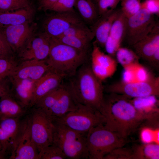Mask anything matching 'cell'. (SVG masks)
Listing matches in <instances>:
<instances>
[{"mask_svg":"<svg viewBox=\"0 0 159 159\" xmlns=\"http://www.w3.org/2000/svg\"><path fill=\"white\" fill-rule=\"evenodd\" d=\"M66 157L62 150L52 144L42 149L39 152L38 159H64Z\"/></svg>","mask_w":159,"mask_h":159,"instance_id":"32","label":"cell"},{"mask_svg":"<svg viewBox=\"0 0 159 159\" xmlns=\"http://www.w3.org/2000/svg\"><path fill=\"white\" fill-rule=\"evenodd\" d=\"M10 83L9 77L0 79V98L11 94Z\"/></svg>","mask_w":159,"mask_h":159,"instance_id":"44","label":"cell"},{"mask_svg":"<svg viewBox=\"0 0 159 159\" xmlns=\"http://www.w3.org/2000/svg\"><path fill=\"white\" fill-rule=\"evenodd\" d=\"M37 25L32 22L0 27L9 44L18 53L34 35Z\"/></svg>","mask_w":159,"mask_h":159,"instance_id":"11","label":"cell"},{"mask_svg":"<svg viewBox=\"0 0 159 159\" xmlns=\"http://www.w3.org/2000/svg\"><path fill=\"white\" fill-rule=\"evenodd\" d=\"M76 0H58L50 8L49 10L57 12L74 11Z\"/></svg>","mask_w":159,"mask_h":159,"instance_id":"38","label":"cell"},{"mask_svg":"<svg viewBox=\"0 0 159 159\" xmlns=\"http://www.w3.org/2000/svg\"><path fill=\"white\" fill-rule=\"evenodd\" d=\"M14 53L0 29V58L14 57Z\"/></svg>","mask_w":159,"mask_h":159,"instance_id":"40","label":"cell"},{"mask_svg":"<svg viewBox=\"0 0 159 159\" xmlns=\"http://www.w3.org/2000/svg\"><path fill=\"white\" fill-rule=\"evenodd\" d=\"M34 13L32 5L13 11L0 12V27L32 22Z\"/></svg>","mask_w":159,"mask_h":159,"instance_id":"20","label":"cell"},{"mask_svg":"<svg viewBox=\"0 0 159 159\" xmlns=\"http://www.w3.org/2000/svg\"><path fill=\"white\" fill-rule=\"evenodd\" d=\"M106 91L110 93L123 95L130 98H135L159 95V78L153 77L145 82L125 83L121 81L107 87Z\"/></svg>","mask_w":159,"mask_h":159,"instance_id":"9","label":"cell"},{"mask_svg":"<svg viewBox=\"0 0 159 159\" xmlns=\"http://www.w3.org/2000/svg\"><path fill=\"white\" fill-rule=\"evenodd\" d=\"M141 9H144L151 14L158 15L159 0H145L141 3Z\"/></svg>","mask_w":159,"mask_h":159,"instance_id":"42","label":"cell"},{"mask_svg":"<svg viewBox=\"0 0 159 159\" xmlns=\"http://www.w3.org/2000/svg\"><path fill=\"white\" fill-rule=\"evenodd\" d=\"M30 116V131L32 140L39 152L52 144L53 124L40 109L34 107Z\"/></svg>","mask_w":159,"mask_h":159,"instance_id":"8","label":"cell"},{"mask_svg":"<svg viewBox=\"0 0 159 159\" xmlns=\"http://www.w3.org/2000/svg\"><path fill=\"white\" fill-rule=\"evenodd\" d=\"M49 70V67L45 60H26L19 63L9 77L36 81Z\"/></svg>","mask_w":159,"mask_h":159,"instance_id":"15","label":"cell"},{"mask_svg":"<svg viewBox=\"0 0 159 159\" xmlns=\"http://www.w3.org/2000/svg\"><path fill=\"white\" fill-rule=\"evenodd\" d=\"M32 5L31 0H0V12L13 11Z\"/></svg>","mask_w":159,"mask_h":159,"instance_id":"31","label":"cell"},{"mask_svg":"<svg viewBox=\"0 0 159 159\" xmlns=\"http://www.w3.org/2000/svg\"><path fill=\"white\" fill-rule=\"evenodd\" d=\"M122 147L114 149L106 155L103 159H132V150Z\"/></svg>","mask_w":159,"mask_h":159,"instance_id":"37","label":"cell"},{"mask_svg":"<svg viewBox=\"0 0 159 159\" xmlns=\"http://www.w3.org/2000/svg\"><path fill=\"white\" fill-rule=\"evenodd\" d=\"M64 78L62 76L49 70L35 82L30 107L34 106L45 95L59 87Z\"/></svg>","mask_w":159,"mask_h":159,"instance_id":"16","label":"cell"},{"mask_svg":"<svg viewBox=\"0 0 159 159\" xmlns=\"http://www.w3.org/2000/svg\"><path fill=\"white\" fill-rule=\"evenodd\" d=\"M120 11L116 10L99 17L91 29L95 38V42L98 46L104 47L112 24Z\"/></svg>","mask_w":159,"mask_h":159,"instance_id":"19","label":"cell"},{"mask_svg":"<svg viewBox=\"0 0 159 159\" xmlns=\"http://www.w3.org/2000/svg\"><path fill=\"white\" fill-rule=\"evenodd\" d=\"M120 0H95L99 17L115 9Z\"/></svg>","mask_w":159,"mask_h":159,"instance_id":"36","label":"cell"},{"mask_svg":"<svg viewBox=\"0 0 159 159\" xmlns=\"http://www.w3.org/2000/svg\"><path fill=\"white\" fill-rule=\"evenodd\" d=\"M39 152L32 138L30 117L25 119L23 130L16 143L9 159H38Z\"/></svg>","mask_w":159,"mask_h":159,"instance_id":"12","label":"cell"},{"mask_svg":"<svg viewBox=\"0 0 159 159\" xmlns=\"http://www.w3.org/2000/svg\"><path fill=\"white\" fill-rule=\"evenodd\" d=\"M50 49L49 38L42 33L34 35L18 53L21 61L44 60L48 58Z\"/></svg>","mask_w":159,"mask_h":159,"instance_id":"13","label":"cell"},{"mask_svg":"<svg viewBox=\"0 0 159 159\" xmlns=\"http://www.w3.org/2000/svg\"><path fill=\"white\" fill-rule=\"evenodd\" d=\"M53 123L52 144L62 150L66 158L88 159L87 133L76 131L59 123Z\"/></svg>","mask_w":159,"mask_h":159,"instance_id":"4","label":"cell"},{"mask_svg":"<svg viewBox=\"0 0 159 159\" xmlns=\"http://www.w3.org/2000/svg\"><path fill=\"white\" fill-rule=\"evenodd\" d=\"M130 98L114 93L106 98L101 112L105 119L104 125L121 137H127L141 123L152 120L157 114H145L135 107Z\"/></svg>","mask_w":159,"mask_h":159,"instance_id":"1","label":"cell"},{"mask_svg":"<svg viewBox=\"0 0 159 159\" xmlns=\"http://www.w3.org/2000/svg\"><path fill=\"white\" fill-rule=\"evenodd\" d=\"M57 13L48 16L43 23V33L50 38L59 37L72 26L83 21L74 11Z\"/></svg>","mask_w":159,"mask_h":159,"instance_id":"10","label":"cell"},{"mask_svg":"<svg viewBox=\"0 0 159 159\" xmlns=\"http://www.w3.org/2000/svg\"><path fill=\"white\" fill-rule=\"evenodd\" d=\"M0 156L1 157V158L2 159V157H1V155H0Z\"/></svg>","mask_w":159,"mask_h":159,"instance_id":"47","label":"cell"},{"mask_svg":"<svg viewBox=\"0 0 159 159\" xmlns=\"http://www.w3.org/2000/svg\"><path fill=\"white\" fill-rule=\"evenodd\" d=\"M26 111L11 94L0 98V119L21 117Z\"/></svg>","mask_w":159,"mask_h":159,"instance_id":"21","label":"cell"},{"mask_svg":"<svg viewBox=\"0 0 159 159\" xmlns=\"http://www.w3.org/2000/svg\"><path fill=\"white\" fill-rule=\"evenodd\" d=\"M0 159H1V157L0 156Z\"/></svg>","mask_w":159,"mask_h":159,"instance_id":"48","label":"cell"},{"mask_svg":"<svg viewBox=\"0 0 159 159\" xmlns=\"http://www.w3.org/2000/svg\"><path fill=\"white\" fill-rule=\"evenodd\" d=\"M127 18L120 10L112 26L108 38L115 44L120 47L124 39Z\"/></svg>","mask_w":159,"mask_h":159,"instance_id":"25","label":"cell"},{"mask_svg":"<svg viewBox=\"0 0 159 159\" xmlns=\"http://www.w3.org/2000/svg\"><path fill=\"white\" fill-rule=\"evenodd\" d=\"M156 23L154 15L141 9L135 15L127 18L124 39L132 46L148 35Z\"/></svg>","mask_w":159,"mask_h":159,"instance_id":"7","label":"cell"},{"mask_svg":"<svg viewBox=\"0 0 159 159\" xmlns=\"http://www.w3.org/2000/svg\"><path fill=\"white\" fill-rule=\"evenodd\" d=\"M132 46L140 58L148 61L159 49V25L157 22L151 32Z\"/></svg>","mask_w":159,"mask_h":159,"instance_id":"18","label":"cell"},{"mask_svg":"<svg viewBox=\"0 0 159 159\" xmlns=\"http://www.w3.org/2000/svg\"><path fill=\"white\" fill-rule=\"evenodd\" d=\"M132 151V159L159 158V145L155 143L145 144L138 146Z\"/></svg>","mask_w":159,"mask_h":159,"instance_id":"27","label":"cell"},{"mask_svg":"<svg viewBox=\"0 0 159 159\" xmlns=\"http://www.w3.org/2000/svg\"><path fill=\"white\" fill-rule=\"evenodd\" d=\"M54 40L77 49L88 52L91 40L85 38L70 36L62 35L55 38Z\"/></svg>","mask_w":159,"mask_h":159,"instance_id":"28","label":"cell"},{"mask_svg":"<svg viewBox=\"0 0 159 159\" xmlns=\"http://www.w3.org/2000/svg\"><path fill=\"white\" fill-rule=\"evenodd\" d=\"M50 49L45 60L49 70L66 77H72L87 63L88 52L82 51L49 38Z\"/></svg>","mask_w":159,"mask_h":159,"instance_id":"3","label":"cell"},{"mask_svg":"<svg viewBox=\"0 0 159 159\" xmlns=\"http://www.w3.org/2000/svg\"><path fill=\"white\" fill-rule=\"evenodd\" d=\"M18 64L14 57L0 58V79L11 76Z\"/></svg>","mask_w":159,"mask_h":159,"instance_id":"34","label":"cell"},{"mask_svg":"<svg viewBox=\"0 0 159 159\" xmlns=\"http://www.w3.org/2000/svg\"><path fill=\"white\" fill-rule=\"evenodd\" d=\"M62 35L83 37L91 41L94 37V33L91 29L87 26L83 21L72 26L66 31Z\"/></svg>","mask_w":159,"mask_h":159,"instance_id":"30","label":"cell"},{"mask_svg":"<svg viewBox=\"0 0 159 159\" xmlns=\"http://www.w3.org/2000/svg\"><path fill=\"white\" fill-rule=\"evenodd\" d=\"M115 55L117 61L123 68L139 62L138 56L133 50L127 48L120 46Z\"/></svg>","mask_w":159,"mask_h":159,"instance_id":"29","label":"cell"},{"mask_svg":"<svg viewBox=\"0 0 159 159\" xmlns=\"http://www.w3.org/2000/svg\"><path fill=\"white\" fill-rule=\"evenodd\" d=\"M86 63L78 69L67 86L76 102L101 112L104 102V87Z\"/></svg>","mask_w":159,"mask_h":159,"instance_id":"2","label":"cell"},{"mask_svg":"<svg viewBox=\"0 0 159 159\" xmlns=\"http://www.w3.org/2000/svg\"><path fill=\"white\" fill-rule=\"evenodd\" d=\"M53 122L62 124L80 132L87 133L92 128L104 124L105 119L98 110L77 103L75 110Z\"/></svg>","mask_w":159,"mask_h":159,"instance_id":"6","label":"cell"},{"mask_svg":"<svg viewBox=\"0 0 159 159\" xmlns=\"http://www.w3.org/2000/svg\"><path fill=\"white\" fill-rule=\"evenodd\" d=\"M88 159H103L114 149L123 147L125 139L107 128L104 124L90 129L86 136Z\"/></svg>","mask_w":159,"mask_h":159,"instance_id":"5","label":"cell"},{"mask_svg":"<svg viewBox=\"0 0 159 159\" xmlns=\"http://www.w3.org/2000/svg\"><path fill=\"white\" fill-rule=\"evenodd\" d=\"M20 118L0 119V127L11 137L13 142V148L22 132L24 125V119L21 120Z\"/></svg>","mask_w":159,"mask_h":159,"instance_id":"26","label":"cell"},{"mask_svg":"<svg viewBox=\"0 0 159 159\" xmlns=\"http://www.w3.org/2000/svg\"><path fill=\"white\" fill-rule=\"evenodd\" d=\"M133 64L124 68L121 81L122 82L129 83L136 82L133 66Z\"/></svg>","mask_w":159,"mask_h":159,"instance_id":"43","label":"cell"},{"mask_svg":"<svg viewBox=\"0 0 159 159\" xmlns=\"http://www.w3.org/2000/svg\"><path fill=\"white\" fill-rule=\"evenodd\" d=\"M77 103L66 86L62 85L58 95L50 109L45 113L52 122L75 110Z\"/></svg>","mask_w":159,"mask_h":159,"instance_id":"14","label":"cell"},{"mask_svg":"<svg viewBox=\"0 0 159 159\" xmlns=\"http://www.w3.org/2000/svg\"><path fill=\"white\" fill-rule=\"evenodd\" d=\"M13 146L11 137L0 127V154L3 158L8 152L11 155Z\"/></svg>","mask_w":159,"mask_h":159,"instance_id":"35","label":"cell"},{"mask_svg":"<svg viewBox=\"0 0 159 159\" xmlns=\"http://www.w3.org/2000/svg\"><path fill=\"white\" fill-rule=\"evenodd\" d=\"M148 62L153 66L158 68L159 63V49L156 51Z\"/></svg>","mask_w":159,"mask_h":159,"instance_id":"46","label":"cell"},{"mask_svg":"<svg viewBox=\"0 0 159 159\" xmlns=\"http://www.w3.org/2000/svg\"><path fill=\"white\" fill-rule=\"evenodd\" d=\"M58 0H38V9L39 10L46 11L50 8Z\"/></svg>","mask_w":159,"mask_h":159,"instance_id":"45","label":"cell"},{"mask_svg":"<svg viewBox=\"0 0 159 159\" xmlns=\"http://www.w3.org/2000/svg\"><path fill=\"white\" fill-rule=\"evenodd\" d=\"M117 63L110 55L105 54L95 42L93 44L91 53V68L103 69H117Z\"/></svg>","mask_w":159,"mask_h":159,"instance_id":"23","label":"cell"},{"mask_svg":"<svg viewBox=\"0 0 159 159\" xmlns=\"http://www.w3.org/2000/svg\"><path fill=\"white\" fill-rule=\"evenodd\" d=\"M74 6L82 19L89 25L93 26L99 18L95 0H76Z\"/></svg>","mask_w":159,"mask_h":159,"instance_id":"22","label":"cell"},{"mask_svg":"<svg viewBox=\"0 0 159 159\" xmlns=\"http://www.w3.org/2000/svg\"><path fill=\"white\" fill-rule=\"evenodd\" d=\"M136 82H145L150 80L153 76L151 75L148 70L139 62L133 64Z\"/></svg>","mask_w":159,"mask_h":159,"instance_id":"39","label":"cell"},{"mask_svg":"<svg viewBox=\"0 0 159 159\" xmlns=\"http://www.w3.org/2000/svg\"><path fill=\"white\" fill-rule=\"evenodd\" d=\"M158 129L154 130L148 127L143 128L140 132L141 141L144 144L155 143L158 133Z\"/></svg>","mask_w":159,"mask_h":159,"instance_id":"41","label":"cell"},{"mask_svg":"<svg viewBox=\"0 0 159 159\" xmlns=\"http://www.w3.org/2000/svg\"><path fill=\"white\" fill-rule=\"evenodd\" d=\"M153 95L133 98L130 100L138 111L145 114H158L159 112L158 101Z\"/></svg>","mask_w":159,"mask_h":159,"instance_id":"24","label":"cell"},{"mask_svg":"<svg viewBox=\"0 0 159 159\" xmlns=\"http://www.w3.org/2000/svg\"><path fill=\"white\" fill-rule=\"evenodd\" d=\"M140 0H122L121 12L128 18L137 14L141 9Z\"/></svg>","mask_w":159,"mask_h":159,"instance_id":"33","label":"cell"},{"mask_svg":"<svg viewBox=\"0 0 159 159\" xmlns=\"http://www.w3.org/2000/svg\"><path fill=\"white\" fill-rule=\"evenodd\" d=\"M11 94L24 108H29L35 82L28 79H18L9 77Z\"/></svg>","mask_w":159,"mask_h":159,"instance_id":"17","label":"cell"}]
</instances>
